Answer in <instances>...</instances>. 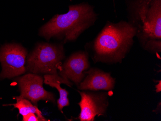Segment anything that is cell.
I'll list each match as a JSON object with an SVG mask.
<instances>
[{
  "instance_id": "6da1fadb",
  "label": "cell",
  "mask_w": 161,
  "mask_h": 121,
  "mask_svg": "<svg viewBox=\"0 0 161 121\" xmlns=\"http://www.w3.org/2000/svg\"><path fill=\"white\" fill-rule=\"evenodd\" d=\"M136 33V28L125 21L107 22L90 46L94 63H122L133 45Z\"/></svg>"
},
{
  "instance_id": "7a4b0ae2",
  "label": "cell",
  "mask_w": 161,
  "mask_h": 121,
  "mask_svg": "<svg viewBox=\"0 0 161 121\" xmlns=\"http://www.w3.org/2000/svg\"><path fill=\"white\" fill-rule=\"evenodd\" d=\"M65 14L55 15L40 28L39 35L49 41L55 38L65 44L76 40L84 31L94 25L97 14L87 3L70 5Z\"/></svg>"
},
{
  "instance_id": "3957f363",
  "label": "cell",
  "mask_w": 161,
  "mask_h": 121,
  "mask_svg": "<svg viewBox=\"0 0 161 121\" xmlns=\"http://www.w3.org/2000/svg\"><path fill=\"white\" fill-rule=\"evenodd\" d=\"M129 13L128 22L136 28L142 47L150 53H161V0H136Z\"/></svg>"
},
{
  "instance_id": "277c9868",
  "label": "cell",
  "mask_w": 161,
  "mask_h": 121,
  "mask_svg": "<svg viewBox=\"0 0 161 121\" xmlns=\"http://www.w3.org/2000/svg\"><path fill=\"white\" fill-rule=\"evenodd\" d=\"M65 58L63 44L39 42L27 57L26 71L37 74H57Z\"/></svg>"
},
{
  "instance_id": "5b68a950",
  "label": "cell",
  "mask_w": 161,
  "mask_h": 121,
  "mask_svg": "<svg viewBox=\"0 0 161 121\" xmlns=\"http://www.w3.org/2000/svg\"><path fill=\"white\" fill-rule=\"evenodd\" d=\"M28 51L19 44H6L0 49V62L2 71L0 78H11L26 72V58Z\"/></svg>"
},
{
  "instance_id": "8992f818",
  "label": "cell",
  "mask_w": 161,
  "mask_h": 121,
  "mask_svg": "<svg viewBox=\"0 0 161 121\" xmlns=\"http://www.w3.org/2000/svg\"><path fill=\"white\" fill-rule=\"evenodd\" d=\"M80 101L78 103L80 112L77 119L80 121H94L96 116L107 115L109 105L108 92L78 91Z\"/></svg>"
},
{
  "instance_id": "52a82bcc",
  "label": "cell",
  "mask_w": 161,
  "mask_h": 121,
  "mask_svg": "<svg viewBox=\"0 0 161 121\" xmlns=\"http://www.w3.org/2000/svg\"><path fill=\"white\" fill-rule=\"evenodd\" d=\"M17 82L20 92V95L18 96L19 98H26L36 106L41 100L56 104L55 95L43 88L44 78L41 76L32 73L28 74L17 78Z\"/></svg>"
},
{
  "instance_id": "ba28073f",
  "label": "cell",
  "mask_w": 161,
  "mask_h": 121,
  "mask_svg": "<svg viewBox=\"0 0 161 121\" xmlns=\"http://www.w3.org/2000/svg\"><path fill=\"white\" fill-rule=\"evenodd\" d=\"M90 67L88 54L86 51L75 52L69 57L58 69V74L78 86Z\"/></svg>"
},
{
  "instance_id": "9c48e42d",
  "label": "cell",
  "mask_w": 161,
  "mask_h": 121,
  "mask_svg": "<svg viewBox=\"0 0 161 121\" xmlns=\"http://www.w3.org/2000/svg\"><path fill=\"white\" fill-rule=\"evenodd\" d=\"M86 76L77 86L83 91H111L114 88L116 79L111 74L99 69L91 68L85 72Z\"/></svg>"
},
{
  "instance_id": "30bf717a",
  "label": "cell",
  "mask_w": 161,
  "mask_h": 121,
  "mask_svg": "<svg viewBox=\"0 0 161 121\" xmlns=\"http://www.w3.org/2000/svg\"><path fill=\"white\" fill-rule=\"evenodd\" d=\"M43 83L49 85L51 87L56 88L59 92V98L57 100V105L58 110L63 113L62 110L63 108L65 107L69 106V102L68 97L69 92L66 89L61 88L60 85L62 84H66L68 86L71 87L73 85V83L69 80L64 79L58 74H45L43 76Z\"/></svg>"
},
{
  "instance_id": "8fae6325",
  "label": "cell",
  "mask_w": 161,
  "mask_h": 121,
  "mask_svg": "<svg viewBox=\"0 0 161 121\" xmlns=\"http://www.w3.org/2000/svg\"><path fill=\"white\" fill-rule=\"evenodd\" d=\"M14 98L17 100V103L9 105L13 106L14 108L18 109L19 113L21 115L25 116L30 113H34L41 119L42 121H48L42 116L41 112L39 110L37 107L33 105L31 101L26 98H19L18 96H15Z\"/></svg>"
},
{
  "instance_id": "7c38bea8",
  "label": "cell",
  "mask_w": 161,
  "mask_h": 121,
  "mask_svg": "<svg viewBox=\"0 0 161 121\" xmlns=\"http://www.w3.org/2000/svg\"><path fill=\"white\" fill-rule=\"evenodd\" d=\"M23 121H42L36 114L34 113H30L25 116H23Z\"/></svg>"
},
{
  "instance_id": "4fadbf2b",
  "label": "cell",
  "mask_w": 161,
  "mask_h": 121,
  "mask_svg": "<svg viewBox=\"0 0 161 121\" xmlns=\"http://www.w3.org/2000/svg\"><path fill=\"white\" fill-rule=\"evenodd\" d=\"M161 102H159V104L157 105V107H156V109L155 110H153V113H155L156 114H157L160 113H161Z\"/></svg>"
},
{
  "instance_id": "5bb4252c",
  "label": "cell",
  "mask_w": 161,
  "mask_h": 121,
  "mask_svg": "<svg viewBox=\"0 0 161 121\" xmlns=\"http://www.w3.org/2000/svg\"><path fill=\"white\" fill-rule=\"evenodd\" d=\"M155 88H156V92L157 93L161 92V81L160 80L159 81V84L156 85V86H155Z\"/></svg>"
}]
</instances>
